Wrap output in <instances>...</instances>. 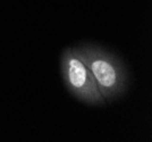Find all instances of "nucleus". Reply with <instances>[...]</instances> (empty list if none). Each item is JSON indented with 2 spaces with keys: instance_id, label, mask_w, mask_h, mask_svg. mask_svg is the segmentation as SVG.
<instances>
[{
  "instance_id": "obj_1",
  "label": "nucleus",
  "mask_w": 152,
  "mask_h": 142,
  "mask_svg": "<svg viewBox=\"0 0 152 142\" xmlns=\"http://www.w3.org/2000/svg\"><path fill=\"white\" fill-rule=\"evenodd\" d=\"M78 57L92 73L96 86L104 100L119 96L126 88V72L111 53L93 45L76 49Z\"/></svg>"
},
{
  "instance_id": "obj_2",
  "label": "nucleus",
  "mask_w": 152,
  "mask_h": 142,
  "mask_svg": "<svg viewBox=\"0 0 152 142\" xmlns=\"http://www.w3.org/2000/svg\"><path fill=\"white\" fill-rule=\"evenodd\" d=\"M60 66L65 84L76 98L91 105L104 103L92 73L78 57L76 49H66L63 52Z\"/></svg>"
}]
</instances>
